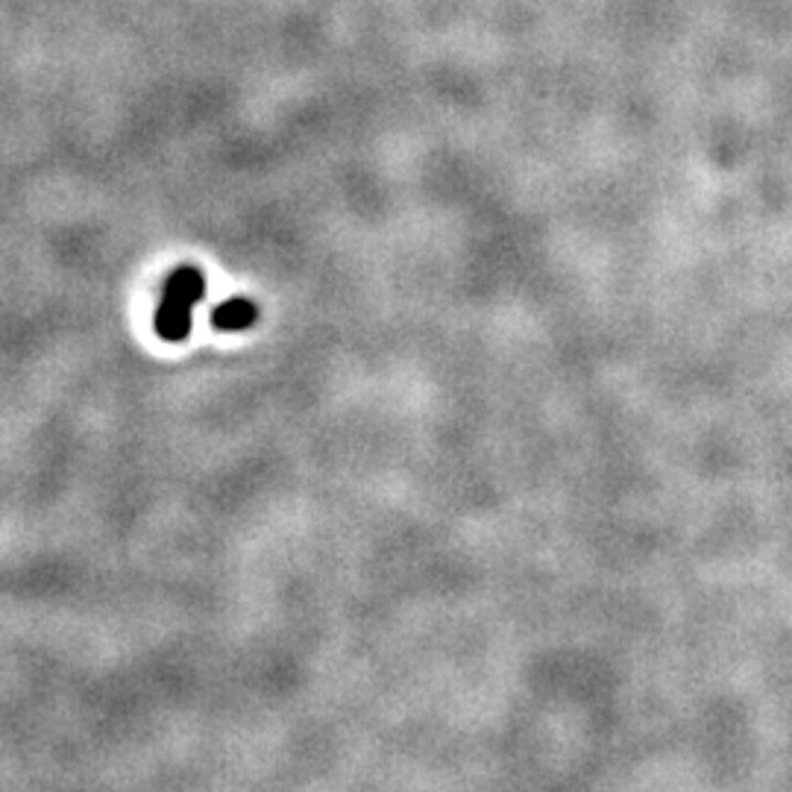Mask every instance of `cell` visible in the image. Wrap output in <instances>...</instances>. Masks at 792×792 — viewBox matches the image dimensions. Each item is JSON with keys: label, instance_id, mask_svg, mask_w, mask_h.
Returning a JSON list of instances; mask_svg holds the SVG:
<instances>
[{"label": "cell", "instance_id": "obj_1", "mask_svg": "<svg viewBox=\"0 0 792 792\" xmlns=\"http://www.w3.org/2000/svg\"><path fill=\"white\" fill-rule=\"evenodd\" d=\"M205 294V279L200 267H177L168 276L162 291V303L156 311V332L162 341H186L191 332V315L194 306L203 299Z\"/></svg>", "mask_w": 792, "mask_h": 792}, {"label": "cell", "instance_id": "obj_2", "mask_svg": "<svg viewBox=\"0 0 792 792\" xmlns=\"http://www.w3.org/2000/svg\"><path fill=\"white\" fill-rule=\"evenodd\" d=\"M258 308L247 297H232L212 311V326L218 332H241L256 324Z\"/></svg>", "mask_w": 792, "mask_h": 792}]
</instances>
